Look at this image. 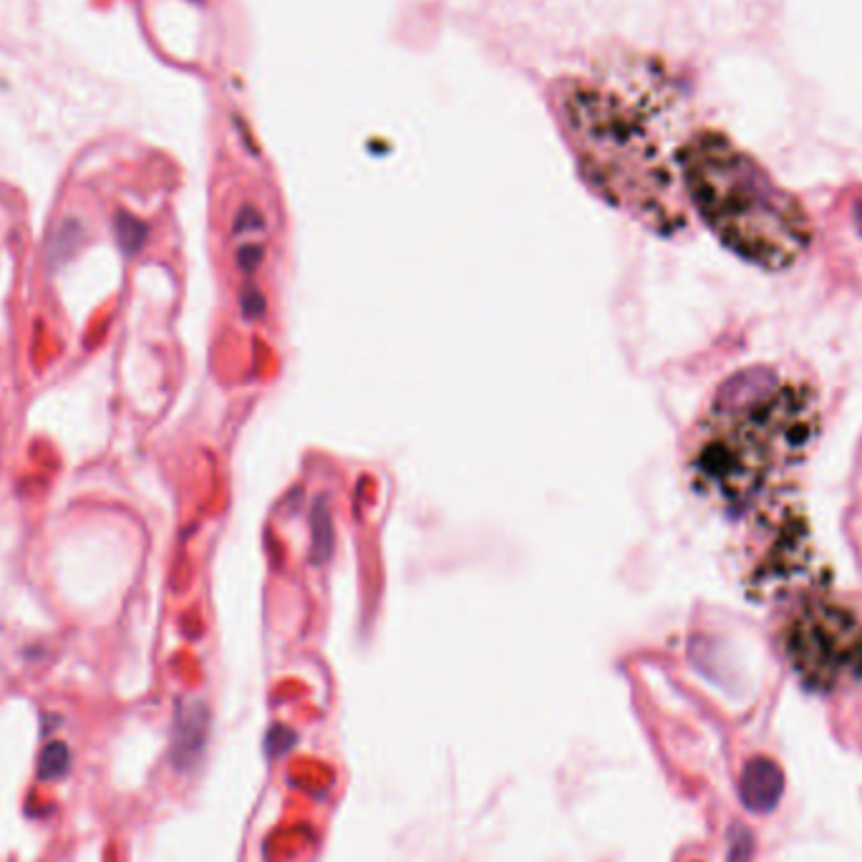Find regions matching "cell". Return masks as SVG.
<instances>
[{
	"mask_svg": "<svg viewBox=\"0 0 862 862\" xmlns=\"http://www.w3.org/2000/svg\"><path fill=\"white\" fill-rule=\"evenodd\" d=\"M560 124L593 192L643 228L688 225L681 154L696 134L694 99L663 58L618 51L555 89Z\"/></svg>",
	"mask_w": 862,
	"mask_h": 862,
	"instance_id": "cell-1",
	"label": "cell"
},
{
	"mask_svg": "<svg viewBox=\"0 0 862 862\" xmlns=\"http://www.w3.org/2000/svg\"><path fill=\"white\" fill-rule=\"evenodd\" d=\"M820 434V401L807 384L772 368L727 378L698 417L686 444L694 493L741 512L782 493Z\"/></svg>",
	"mask_w": 862,
	"mask_h": 862,
	"instance_id": "cell-2",
	"label": "cell"
},
{
	"mask_svg": "<svg viewBox=\"0 0 862 862\" xmlns=\"http://www.w3.org/2000/svg\"><path fill=\"white\" fill-rule=\"evenodd\" d=\"M688 205L731 253L787 270L813 243V222L752 154L717 129H696L681 154Z\"/></svg>",
	"mask_w": 862,
	"mask_h": 862,
	"instance_id": "cell-3",
	"label": "cell"
},
{
	"mask_svg": "<svg viewBox=\"0 0 862 862\" xmlns=\"http://www.w3.org/2000/svg\"><path fill=\"white\" fill-rule=\"evenodd\" d=\"M782 649L809 692L832 694L862 681V620L830 600H807L784 626Z\"/></svg>",
	"mask_w": 862,
	"mask_h": 862,
	"instance_id": "cell-4",
	"label": "cell"
},
{
	"mask_svg": "<svg viewBox=\"0 0 862 862\" xmlns=\"http://www.w3.org/2000/svg\"><path fill=\"white\" fill-rule=\"evenodd\" d=\"M784 795V772L772 756L756 754L747 760L739 777V799L752 815H770Z\"/></svg>",
	"mask_w": 862,
	"mask_h": 862,
	"instance_id": "cell-5",
	"label": "cell"
},
{
	"mask_svg": "<svg viewBox=\"0 0 862 862\" xmlns=\"http://www.w3.org/2000/svg\"><path fill=\"white\" fill-rule=\"evenodd\" d=\"M205 721L195 719L192 714L177 721L175 741H172V764H175L177 770L185 772L197 764L205 749Z\"/></svg>",
	"mask_w": 862,
	"mask_h": 862,
	"instance_id": "cell-6",
	"label": "cell"
},
{
	"mask_svg": "<svg viewBox=\"0 0 862 862\" xmlns=\"http://www.w3.org/2000/svg\"><path fill=\"white\" fill-rule=\"evenodd\" d=\"M68 764H71L68 747L64 744V741H51V744L43 747V752L38 756V777L41 780L64 777Z\"/></svg>",
	"mask_w": 862,
	"mask_h": 862,
	"instance_id": "cell-7",
	"label": "cell"
},
{
	"mask_svg": "<svg viewBox=\"0 0 862 862\" xmlns=\"http://www.w3.org/2000/svg\"><path fill=\"white\" fill-rule=\"evenodd\" d=\"M142 237H144L142 222L136 220V218H132V214L119 212L117 214V240H119V245H122L126 253H136V250L142 247Z\"/></svg>",
	"mask_w": 862,
	"mask_h": 862,
	"instance_id": "cell-8",
	"label": "cell"
},
{
	"mask_svg": "<svg viewBox=\"0 0 862 862\" xmlns=\"http://www.w3.org/2000/svg\"><path fill=\"white\" fill-rule=\"evenodd\" d=\"M754 850V838L749 830H734L731 835V850H729V862H749Z\"/></svg>",
	"mask_w": 862,
	"mask_h": 862,
	"instance_id": "cell-9",
	"label": "cell"
},
{
	"mask_svg": "<svg viewBox=\"0 0 862 862\" xmlns=\"http://www.w3.org/2000/svg\"><path fill=\"white\" fill-rule=\"evenodd\" d=\"M290 741H292V734L288 729L275 727L270 734H267V756H270V760H280V756L292 747Z\"/></svg>",
	"mask_w": 862,
	"mask_h": 862,
	"instance_id": "cell-10",
	"label": "cell"
}]
</instances>
